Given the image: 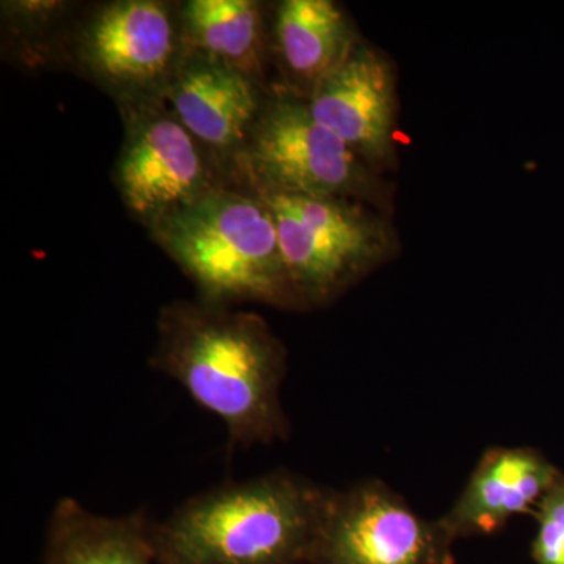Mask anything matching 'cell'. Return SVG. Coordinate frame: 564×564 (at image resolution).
Here are the masks:
<instances>
[{"label":"cell","instance_id":"13","mask_svg":"<svg viewBox=\"0 0 564 564\" xmlns=\"http://www.w3.org/2000/svg\"><path fill=\"white\" fill-rule=\"evenodd\" d=\"M343 9L332 0H284L274 14V43L293 84L307 99L358 43Z\"/></svg>","mask_w":564,"mask_h":564},{"label":"cell","instance_id":"3","mask_svg":"<svg viewBox=\"0 0 564 564\" xmlns=\"http://www.w3.org/2000/svg\"><path fill=\"white\" fill-rule=\"evenodd\" d=\"M203 300L296 307L272 210L254 192L215 188L151 226Z\"/></svg>","mask_w":564,"mask_h":564},{"label":"cell","instance_id":"14","mask_svg":"<svg viewBox=\"0 0 564 564\" xmlns=\"http://www.w3.org/2000/svg\"><path fill=\"white\" fill-rule=\"evenodd\" d=\"M187 50L217 58L258 82L265 61V17L252 0H191L181 9Z\"/></svg>","mask_w":564,"mask_h":564},{"label":"cell","instance_id":"4","mask_svg":"<svg viewBox=\"0 0 564 564\" xmlns=\"http://www.w3.org/2000/svg\"><path fill=\"white\" fill-rule=\"evenodd\" d=\"M259 196L276 223L299 306L333 300L395 251V232L370 204L343 196Z\"/></svg>","mask_w":564,"mask_h":564},{"label":"cell","instance_id":"5","mask_svg":"<svg viewBox=\"0 0 564 564\" xmlns=\"http://www.w3.org/2000/svg\"><path fill=\"white\" fill-rule=\"evenodd\" d=\"M234 161L259 195L384 204V187L372 166L315 120L307 99L296 95L267 99Z\"/></svg>","mask_w":564,"mask_h":564},{"label":"cell","instance_id":"2","mask_svg":"<svg viewBox=\"0 0 564 564\" xmlns=\"http://www.w3.org/2000/svg\"><path fill=\"white\" fill-rule=\"evenodd\" d=\"M329 492L272 473L193 497L154 525L158 564H310Z\"/></svg>","mask_w":564,"mask_h":564},{"label":"cell","instance_id":"12","mask_svg":"<svg viewBox=\"0 0 564 564\" xmlns=\"http://www.w3.org/2000/svg\"><path fill=\"white\" fill-rule=\"evenodd\" d=\"M44 564H158L154 525L143 511L101 516L65 497L52 511Z\"/></svg>","mask_w":564,"mask_h":564},{"label":"cell","instance_id":"10","mask_svg":"<svg viewBox=\"0 0 564 564\" xmlns=\"http://www.w3.org/2000/svg\"><path fill=\"white\" fill-rule=\"evenodd\" d=\"M163 99L203 147L231 159L247 143L265 104L258 82L192 50L185 51Z\"/></svg>","mask_w":564,"mask_h":564},{"label":"cell","instance_id":"1","mask_svg":"<svg viewBox=\"0 0 564 564\" xmlns=\"http://www.w3.org/2000/svg\"><path fill=\"white\" fill-rule=\"evenodd\" d=\"M158 328L152 366L217 415L234 444H269L284 433L285 350L261 315L203 299L174 302Z\"/></svg>","mask_w":564,"mask_h":564},{"label":"cell","instance_id":"8","mask_svg":"<svg viewBox=\"0 0 564 564\" xmlns=\"http://www.w3.org/2000/svg\"><path fill=\"white\" fill-rule=\"evenodd\" d=\"M455 534L384 485L329 492L310 564H455Z\"/></svg>","mask_w":564,"mask_h":564},{"label":"cell","instance_id":"9","mask_svg":"<svg viewBox=\"0 0 564 564\" xmlns=\"http://www.w3.org/2000/svg\"><path fill=\"white\" fill-rule=\"evenodd\" d=\"M307 104L315 120L373 170L395 161V73L381 52L358 41L347 61L318 85Z\"/></svg>","mask_w":564,"mask_h":564},{"label":"cell","instance_id":"6","mask_svg":"<svg viewBox=\"0 0 564 564\" xmlns=\"http://www.w3.org/2000/svg\"><path fill=\"white\" fill-rule=\"evenodd\" d=\"M120 107L126 137L115 181L137 220L151 228L221 187L207 162V148L182 124L165 99Z\"/></svg>","mask_w":564,"mask_h":564},{"label":"cell","instance_id":"11","mask_svg":"<svg viewBox=\"0 0 564 564\" xmlns=\"http://www.w3.org/2000/svg\"><path fill=\"white\" fill-rule=\"evenodd\" d=\"M558 477L552 464L532 451L492 448L443 522L455 538L496 533L540 503Z\"/></svg>","mask_w":564,"mask_h":564},{"label":"cell","instance_id":"7","mask_svg":"<svg viewBox=\"0 0 564 564\" xmlns=\"http://www.w3.org/2000/svg\"><path fill=\"white\" fill-rule=\"evenodd\" d=\"M181 14L158 0H117L82 29L77 57L118 104L163 98L184 58Z\"/></svg>","mask_w":564,"mask_h":564},{"label":"cell","instance_id":"15","mask_svg":"<svg viewBox=\"0 0 564 564\" xmlns=\"http://www.w3.org/2000/svg\"><path fill=\"white\" fill-rule=\"evenodd\" d=\"M538 510L534 564H564V478L544 494Z\"/></svg>","mask_w":564,"mask_h":564}]
</instances>
